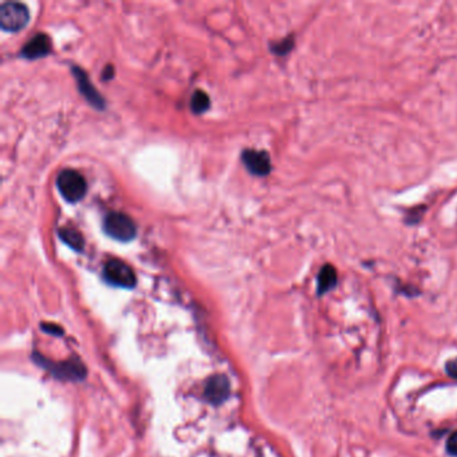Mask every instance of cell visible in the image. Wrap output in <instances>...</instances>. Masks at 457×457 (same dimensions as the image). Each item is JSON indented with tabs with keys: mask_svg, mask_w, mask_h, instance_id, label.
Instances as JSON below:
<instances>
[{
	"mask_svg": "<svg viewBox=\"0 0 457 457\" xmlns=\"http://www.w3.org/2000/svg\"><path fill=\"white\" fill-rule=\"evenodd\" d=\"M103 231L105 233L119 242L133 240L137 235V227L133 220L121 212H110L103 220Z\"/></svg>",
	"mask_w": 457,
	"mask_h": 457,
	"instance_id": "obj_3",
	"label": "cell"
},
{
	"mask_svg": "<svg viewBox=\"0 0 457 457\" xmlns=\"http://www.w3.org/2000/svg\"><path fill=\"white\" fill-rule=\"evenodd\" d=\"M318 286H317V294L319 297H322L326 292L331 291L333 288H335L337 283H338V274L337 269L331 265H324L319 274H318Z\"/></svg>",
	"mask_w": 457,
	"mask_h": 457,
	"instance_id": "obj_10",
	"label": "cell"
},
{
	"mask_svg": "<svg viewBox=\"0 0 457 457\" xmlns=\"http://www.w3.org/2000/svg\"><path fill=\"white\" fill-rule=\"evenodd\" d=\"M50 53H51V40L44 34H38L26 43V46L20 51V56L26 59H39V58L47 57Z\"/></svg>",
	"mask_w": 457,
	"mask_h": 457,
	"instance_id": "obj_9",
	"label": "cell"
},
{
	"mask_svg": "<svg viewBox=\"0 0 457 457\" xmlns=\"http://www.w3.org/2000/svg\"><path fill=\"white\" fill-rule=\"evenodd\" d=\"M292 46H294L292 38H287L279 43H275L271 49L276 56H286L287 53L292 49Z\"/></svg>",
	"mask_w": 457,
	"mask_h": 457,
	"instance_id": "obj_13",
	"label": "cell"
},
{
	"mask_svg": "<svg viewBox=\"0 0 457 457\" xmlns=\"http://www.w3.org/2000/svg\"><path fill=\"white\" fill-rule=\"evenodd\" d=\"M30 20L28 8L18 1H6L0 7V26L4 31L17 33Z\"/></svg>",
	"mask_w": 457,
	"mask_h": 457,
	"instance_id": "obj_4",
	"label": "cell"
},
{
	"mask_svg": "<svg viewBox=\"0 0 457 457\" xmlns=\"http://www.w3.org/2000/svg\"><path fill=\"white\" fill-rule=\"evenodd\" d=\"M113 74H115V69H113V66H110V65H108L106 67H105V70H103V74H102V78L103 79H110L112 76H113Z\"/></svg>",
	"mask_w": 457,
	"mask_h": 457,
	"instance_id": "obj_17",
	"label": "cell"
},
{
	"mask_svg": "<svg viewBox=\"0 0 457 457\" xmlns=\"http://www.w3.org/2000/svg\"><path fill=\"white\" fill-rule=\"evenodd\" d=\"M59 238L69 246V247L76 249V251H82L85 246V240L78 229L73 227H63L58 231Z\"/></svg>",
	"mask_w": 457,
	"mask_h": 457,
	"instance_id": "obj_11",
	"label": "cell"
},
{
	"mask_svg": "<svg viewBox=\"0 0 457 457\" xmlns=\"http://www.w3.org/2000/svg\"><path fill=\"white\" fill-rule=\"evenodd\" d=\"M210 99L208 94L203 90H196L191 99V109L194 115H201L208 110Z\"/></svg>",
	"mask_w": 457,
	"mask_h": 457,
	"instance_id": "obj_12",
	"label": "cell"
},
{
	"mask_svg": "<svg viewBox=\"0 0 457 457\" xmlns=\"http://www.w3.org/2000/svg\"><path fill=\"white\" fill-rule=\"evenodd\" d=\"M42 330L50 335H56V337H60L63 334V330L57 326V324H42Z\"/></svg>",
	"mask_w": 457,
	"mask_h": 457,
	"instance_id": "obj_15",
	"label": "cell"
},
{
	"mask_svg": "<svg viewBox=\"0 0 457 457\" xmlns=\"http://www.w3.org/2000/svg\"><path fill=\"white\" fill-rule=\"evenodd\" d=\"M33 357H34V361L37 362L39 366L49 370L54 377H57L59 380L81 381L86 376V369L78 358H73V360L66 362H51L49 361L47 358L39 356L38 353H35Z\"/></svg>",
	"mask_w": 457,
	"mask_h": 457,
	"instance_id": "obj_1",
	"label": "cell"
},
{
	"mask_svg": "<svg viewBox=\"0 0 457 457\" xmlns=\"http://www.w3.org/2000/svg\"><path fill=\"white\" fill-rule=\"evenodd\" d=\"M445 372L451 379L457 380V358H454L445 363Z\"/></svg>",
	"mask_w": 457,
	"mask_h": 457,
	"instance_id": "obj_16",
	"label": "cell"
},
{
	"mask_svg": "<svg viewBox=\"0 0 457 457\" xmlns=\"http://www.w3.org/2000/svg\"><path fill=\"white\" fill-rule=\"evenodd\" d=\"M447 452L451 455V456L457 457V431L454 432L449 438H448V441H447Z\"/></svg>",
	"mask_w": 457,
	"mask_h": 457,
	"instance_id": "obj_14",
	"label": "cell"
},
{
	"mask_svg": "<svg viewBox=\"0 0 457 457\" xmlns=\"http://www.w3.org/2000/svg\"><path fill=\"white\" fill-rule=\"evenodd\" d=\"M229 390H231V386H229L228 379L223 374H217V376L210 377V380L207 381L204 394H206V399L210 401V404L219 405L228 399Z\"/></svg>",
	"mask_w": 457,
	"mask_h": 457,
	"instance_id": "obj_8",
	"label": "cell"
},
{
	"mask_svg": "<svg viewBox=\"0 0 457 457\" xmlns=\"http://www.w3.org/2000/svg\"><path fill=\"white\" fill-rule=\"evenodd\" d=\"M57 188L66 201L78 203L85 197L88 184L79 172L65 169L58 174Z\"/></svg>",
	"mask_w": 457,
	"mask_h": 457,
	"instance_id": "obj_2",
	"label": "cell"
},
{
	"mask_svg": "<svg viewBox=\"0 0 457 457\" xmlns=\"http://www.w3.org/2000/svg\"><path fill=\"white\" fill-rule=\"evenodd\" d=\"M73 74H74L76 83H78L79 92L89 101V103H92L96 109H103L105 108V99L98 93V90L94 89V86L90 82L88 74L78 66H73Z\"/></svg>",
	"mask_w": 457,
	"mask_h": 457,
	"instance_id": "obj_7",
	"label": "cell"
},
{
	"mask_svg": "<svg viewBox=\"0 0 457 457\" xmlns=\"http://www.w3.org/2000/svg\"><path fill=\"white\" fill-rule=\"evenodd\" d=\"M103 278L112 286L132 288L135 286V275L134 271L126 263L110 259L103 267Z\"/></svg>",
	"mask_w": 457,
	"mask_h": 457,
	"instance_id": "obj_5",
	"label": "cell"
},
{
	"mask_svg": "<svg viewBox=\"0 0 457 457\" xmlns=\"http://www.w3.org/2000/svg\"><path fill=\"white\" fill-rule=\"evenodd\" d=\"M242 161L251 174L262 177L271 172L269 156L265 151L246 149L242 153Z\"/></svg>",
	"mask_w": 457,
	"mask_h": 457,
	"instance_id": "obj_6",
	"label": "cell"
}]
</instances>
